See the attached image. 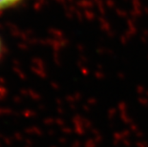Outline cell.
<instances>
[{
	"instance_id": "2",
	"label": "cell",
	"mask_w": 148,
	"mask_h": 147,
	"mask_svg": "<svg viewBox=\"0 0 148 147\" xmlns=\"http://www.w3.org/2000/svg\"><path fill=\"white\" fill-rule=\"evenodd\" d=\"M2 51H3V43H2V40L0 38V57L2 55Z\"/></svg>"
},
{
	"instance_id": "1",
	"label": "cell",
	"mask_w": 148,
	"mask_h": 147,
	"mask_svg": "<svg viewBox=\"0 0 148 147\" xmlns=\"http://www.w3.org/2000/svg\"><path fill=\"white\" fill-rule=\"evenodd\" d=\"M22 0H0V11L14 7Z\"/></svg>"
}]
</instances>
